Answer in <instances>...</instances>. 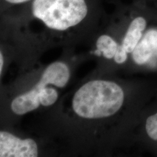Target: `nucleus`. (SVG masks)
<instances>
[{"mask_svg":"<svg viewBox=\"0 0 157 157\" xmlns=\"http://www.w3.org/2000/svg\"><path fill=\"white\" fill-rule=\"evenodd\" d=\"M95 53L96 55H97V56H101V55L102 52H101V50H98H98H96L95 51Z\"/></svg>","mask_w":157,"mask_h":157,"instance_id":"4468645a","label":"nucleus"},{"mask_svg":"<svg viewBox=\"0 0 157 157\" xmlns=\"http://www.w3.org/2000/svg\"><path fill=\"white\" fill-rule=\"evenodd\" d=\"M127 53L126 50L124 48L123 45H118V48L114 56V60L117 63H123L126 61L127 58Z\"/></svg>","mask_w":157,"mask_h":157,"instance_id":"9b49d317","label":"nucleus"},{"mask_svg":"<svg viewBox=\"0 0 157 157\" xmlns=\"http://www.w3.org/2000/svg\"><path fill=\"white\" fill-rule=\"evenodd\" d=\"M5 1L13 4H20V3L25 2H28L29 0H5Z\"/></svg>","mask_w":157,"mask_h":157,"instance_id":"f8f14e48","label":"nucleus"},{"mask_svg":"<svg viewBox=\"0 0 157 157\" xmlns=\"http://www.w3.org/2000/svg\"><path fill=\"white\" fill-rule=\"evenodd\" d=\"M32 12L49 28L64 31L86 17L87 6L84 0H34Z\"/></svg>","mask_w":157,"mask_h":157,"instance_id":"f03ea898","label":"nucleus"},{"mask_svg":"<svg viewBox=\"0 0 157 157\" xmlns=\"http://www.w3.org/2000/svg\"><path fill=\"white\" fill-rule=\"evenodd\" d=\"M70 77L68 66L63 63L55 62L50 64L44 71L35 87L42 89L48 85L53 84L58 87H63L67 84Z\"/></svg>","mask_w":157,"mask_h":157,"instance_id":"39448f33","label":"nucleus"},{"mask_svg":"<svg viewBox=\"0 0 157 157\" xmlns=\"http://www.w3.org/2000/svg\"><path fill=\"white\" fill-rule=\"evenodd\" d=\"M97 48L100 50L105 58L111 59L114 58L118 45L113 39L107 35L100 36L97 41Z\"/></svg>","mask_w":157,"mask_h":157,"instance_id":"6e6552de","label":"nucleus"},{"mask_svg":"<svg viewBox=\"0 0 157 157\" xmlns=\"http://www.w3.org/2000/svg\"><path fill=\"white\" fill-rule=\"evenodd\" d=\"M37 90L40 103L44 106L52 105L58 99V93L53 88L45 87L42 89Z\"/></svg>","mask_w":157,"mask_h":157,"instance_id":"1a4fd4ad","label":"nucleus"},{"mask_svg":"<svg viewBox=\"0 0 157 157\" xmlns=\"http://www.w3.org/2000/svg\"><path fill=\"white\" fill-rule=\"evenodd\" d=\"M146 129L148 136L153 140H157V113L147 119Z\"/></svg>","mask_w":157,"mask_h":157,"instance_id":"9d476101","label":"nucleus"},{"mask_svg":"<svg viewBox=\"0 0 157 157\" xmlns=\"http://www.w3.org/2000/svg\"><path fill=\"white\" fill-rule=\"evenodd\" d=\"M38 148L32 139L21 140L5 131L0 132V156L1 157H36Z\"/></svg>","mask_w":157,"mask_h":157,"instance_id":"7ed1b4c3","label":"nucleus"},{"mask_svg":"<svg viewBox=\"0 0 157 157\" xmlns=\"http://www.w3.org/2000/svg\"><path fill=\"white\" fill-rule=\"evenodd\" d=\"M40 104L38 90L34 87L28 93L15 98L12 102L11 109L15 114L23 115L36 109Z\"/></svg>","mask_w":157,"mask_h":157,"instance_id":"423d86ee","label":"nucleus"},{"mask_svg":"<svg viewBox=\"0 0 157 157\" xmlns=\"http://www.w3.org/2000/svg\"><path fill=\"white\" fill-rule=\"evenodd\" d=\"M124 99L122 89L114 82L93 80L76 92L72 106L76 114L82 118L101 119L117 113Z\"/></svg>","mask_w":157,"mask_h":157,"instance_id":"f257e3e1","label":"nucleus"},{"mask_svg":"<svg viewBox=\"0 0 157 157\" xmlns=\"http://www.w3.org/2000/svg\"><path fill=\"white\" fill-rule=\"evenodd\" d=\"M157 56V30L150 29L132 51V58L138 65L146 64Z\"/></svg>","mask_w":157,"mask_h":157,"instance_id":"20e7f679","label":"nucleus"},{"mask_svg":"<svg viewBox=\"0 0 157 157\" xmlns=\"http://www.w3.org/2000/svg\"><path fill=\"white\" fill-rule=\"evenodd\" d=\"M3 63H4V60H3V56L2 53H0V72L2 73V71L3 68Z\"/></svg>","mask_w":157,"mask_h":157,"instance_id":"ddd939ff","label":"nucleus"},{"mask_svg":"<svg viewBox=\"0 0 157 157\" xmlns=\"http://www.w3.org/2000/svg\"><path fill=\"white\" fill-rule=\"evenodd\" d=\"M146 27V21L143 17H137L131 22L122 42L124 48L127 52H132L142 39L143 32Z\"/></svg>","mask_w":157,"mask_h":157,"instance_id":"0eeeda50","label":"nucleus"}]
</instances>
